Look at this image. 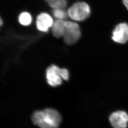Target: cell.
I'll return each mask as SVG.
<instances>
[{"label": "cell", "instance_id": "cell-1", "mask_svg": "<svg viewBox=\"0 0 128 128\" xmlns=\"http://www.w3.org/2000/svg\"><path fill=\"white\" fill-rule=\"evenodd\" d=\"M62 120L60 113L51 108L36 111L32 116L33 123L40 128H58Z\"/></svg>", "mask_w": 128, "mask_h": 128}, {"label": "cell", "instance_id": "cell-2", "mask_svg": "<svg viewBox=\"0 0 128 128\" xmlns=\"http://www.w3.org/2000/svg\"><path fill=\"white\" fill-rule=\"evenodd\" d=\"M68 17L76 21H83L87 19L90 14V8L85 2H75L68 9Z\"/></svg>", "mask_w": 128, "mask_h": 128}, {"label": "cell", "instance_id": "cell-3", "mask_svg": "<svg viewBox=\"0 0 128 128\" xmlns=\"http://www.w3.org/2000/svg\"><path fill=\"white\" fill-rule=\"evenodd\" d=\"M65 29L63 36L64 42L68 45L76 43L81 35L78 24L73 21L65 20Z\"/></svg>", "mask_w": 128, "mask_h": 128}, {"label": "cell", "instance_id": "cell-4", "mask_svg": "<svg viewBox=\"0 0 128 128\" xmlns=\"http://www.w3.org/2000/svg\"><path fill=\"white\" fill-rule=\"evenodd\" d=\"M60 68L57 66L52 65L46 69V81L52 87H56L62 84L63 78L60 75Z\"/></svg>", "mask_w": 128, "mask_h": 128}, {"label": "cell", "instance_id": "cell-5", "mask_svg": "<svg viewBox=\"0 0 128 128\" xmlns=\"http://www.w3.org/2000/svg\"><path fill=\"white\" fill-rule=\"evenodd\" d=\"M112 39L115 42L124 44L128 42V24L119 23L113 31Z\"/></svg>", "mask_w": 128, "mask_h": 128}, {"label": "cell", "instance_id": "cell-6", "mask_svg": "<svg viewBox=\"0 0 128 128\" xmlns=\"http://www.w3.org/2000/svg\"><path fill=\"white\" fill-rule=\"evenodd\" d=\"M109 120L114 128H126L128 124V114L123 111H117L110 115Z\"/></svg>", "mask_w": 128, "mask_h": 128}, {"label": "cell", "instance_id": "cell-7", "mask_svg": "<svg viewBox=\"0 0 128 128\" xmlns=\"http://www.w3.org/2000/svg\"><path fill=\"white\" fill-rule=\"evenodd\" d=\"M53 20L50 14L45 12L39 14L36 18V26L38 30L47 32L54 24Z\"/></svg>", "mask_w": 128, "mask_h": 128}, {"label": "cell", "instance_id": "cell-8", "mask_svg": "<svg viewBox=\"0 0 128 128\" xmlns=\"http://www.w3.org/2000/svg\"><path fill=\"white\" fill-rule=\"evenodd\" d=\"M65 20H56L52 26V32L54 36L57 38L63 37L65 29Z\"/></svg>", "mask_w": 128, "mask_h": 128}, {"label": "cell", "instance_id": "cell-9", "mask_svg": "<svg viewBox=\"0 0 128 128\" xmlns=\"http://www.w3.org/2000/svg\"><path fill=\"white\" fill-rule=\"evenodd\" d=\"M46 1L53 9H65L68 4L67 0H46Z\"/></svg>", "mask_w": 128, "mask_h": 128}, {"label": "cell", "instance_id": "cell-10", "mask_svg": "<svg viewBox=\"0 0 128 128\" xmlns=\"http://www.w3.org/2000/svg\"><path fill=\"white\" fill-rule=\"evenodd\" d=\"M18 20L21 25L27 26L31 24L32 22V18L30 14L25 12H22L20 14Z\"/></svg>", "mask_w": 128, "mask_h": 128}, {"label": "cell", "instance_id": "cell-11", "mask_svg": "<svg viewBox=\"0 0 128 128\" xmlns=\"http://www.w3.org/2000/svg\"><path fill=\"white\" fill-rule=\"evenodd\" d=\"M52 12L54 16L57 20H65L68 16V12L65 10L64 9H53Z\"/></svg>", "mask_w": 128, "mask_h": 128}, {"label": "cell", "instance_id": "cell-12", "mask_svg": "<svg viewBox=\"0 0 128 128\" xmlns=\"http://www.w3.org/2000/svg\"><path fill=\"white\" fill-rule=\"evenodd\" d=\"M60 74L63 80L67 81L69 80V71L66 68H60Z\"/></svg>", "mask_w": 128, "mask_h": 128}, {"label": "cell", "instance_id": "cell-13", "mask_svg": "<svg viewBox=\"0 0 128 128\" xmlns=\"http://www.w3.org/2000/svg\"><path fill=\"white\" fill-rule=\"evenodd\" d=\"M123 3L126 8L128 10V0H122Z\"/></svg>", "mask_w": 128, "mask_h": 128}, {"label": "cell", "instance_id": "cell-14", "mask_svg": "<svg viewBox=\"0 0 128 128\" xmlns=\"http://www.w3.org/2000/svg\"><path fill=\"white\" fill-rule=\"evenodd\" d=\"M2 19H1V18H0V25H1V26H2Z\"/></svg>", "mask_w": 128, "mask_h": 128}]
</instances>
